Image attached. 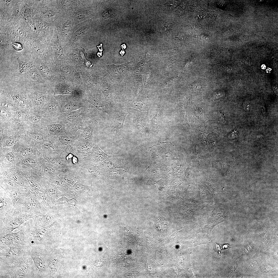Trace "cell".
<instances>
[{
	"instance_id": "cell-1",
	"label": "cell",
	"mask_w": 278,
	"mask_h": 278,
	"mask_svg": "<svg viewBox=\"0 0 278 278\" xmlns=\"http://www.w3.org/2000/svg\"><path fill=\"white\" fill-rule=\"evenodd\" d=\"M130 112V108L121 107L117 104L114 106L108 115L111 121L110 131L112 135L118 136L123 133L126 118Z\"/></svg>"
},
{
	"instance_id": "cell-2",
	"label": "cell",
	"mask_w": 278,
	"mask_h": 278,
	"mask_svg": "<svg viewBox=\"0 0 278 278\" xmlns=\"http://www.w3.org/2000/svg\"><path fill=\"white\" fill-rule=\"evenodd\" d=\"M95 109H96L88 103L84 107L76 110L61 113L58 116V119L68 124L85 116H89L91 112Z\"/></svg>"
},
{
	"instance_id": "cell-3",
	"label": "cell",
	"mask_w": 278,
	"mask_h": 278,
	"mask_svg": "<svg viewBox=\"0 0 278 278\" xmlns=\"http://www.w3.org/2000/svg\"><path fill=\"white\" fill-rule=\"evenodd\" d=\"M30 215L21 214L5 217L3 222L6 232L10 234L14 230L19 228L24 222L30 218Z\"/></svg>"
},
{
	"instance_id": "cell-4",
	"label": "cell",
	"mask_w": 278,
	"mask_h": 278,
	"mask_svg": "<svg viewBox=\"0 0 278 278\" xmlns=\"http://www.w3.org/2000/svg\"><path fill=\"white\" fill-rule=\"evenodd\" d=\"M96 143L95 140L79 137L75 140V150L79 155L89 154Z\"/></svg>"
},
{
	"instance_id": "cell-5",
	"label": "cell",
	"mask_w": 278,
	"mask_h": 278,
	"mask_svg": "<svg viewBox=\"0 0 278 278\" xmlns=\"http://www.w3.org/2000/svg\"><path fill=\"white\" fill-rule=\"evenodd\" d=\"M0 29L10 21L14 1H0Z\"/></svg>"
},
{
	"instance_id": "cell-6",
	"label": "cell",
	"mask_w": 278,
	"mask_h": 278,
	"mask_svg": "<svg viewBox=\"0 0 278 278\" xmlns=\"http://www.w3.org/2000/svg\"><path fill=\"white\" fill-rule=\"evenodd\" d=\"M97 121L90 116H86L84 119V124L82 133L80 137L94 140L93 132Z\"/></svg>"
},
{
	"instance_id": "cell-7",
	"label": "cell",
	"mask_w": 278,
	"mask_h": 278,
	"mask_svg": "<svg viewBox=\"0 0 278 278\" xmlns=\"http://www.w3.org/2000/svg\"><path fill=\"white\" fill-rule=\"evenodd\" d=\"M34 19L37 28V38L43 42L49 31V25L41 19L35 17Z\"/></svg>"
},
{
	"instance_id": "cell-8",
	"label": "cell",
	"mask_w": 278,
	"mask_h": 278,
	"mask_svg": "<svg viewBox=\"0 0 278 278\" xmlns=\"http://www.w3.org/2000/svg\"><path fill=\"white\" fill-rule=\"evenodd\" d=\"M87 103L75 100L62 102L61 113L76 110L84 107Z\"/></svg>"
},
{
	"instance_id": "cell-9",
	"label": "cell",
	"mask_w": 278,
	"mask_h": 278,
	"mask_svg": "<svg viewBox=\"0 0 278 278\" xmlns=\"http://www.w3.org/2000/svg\"><path fill=\"white\" fill-rule=\"evenodd\" d=\"M20 3L22 16L25 21L34 17V10L30 0H20Z\"/></svg>"
},
{
	"instance_id": "cell-10",
	"label": "cell",
	"mask_w": 278,
	"mask_h": 278,
	"mask_svg": "<svg viewBox=\"0 0 278 278\" xmlns=\"http://www.w3.org/2000/svg\"><path fill=\"white\" fill-rule=\"evenodd\" d=\"M67 124L63 121L58 119L55 122L51 123L48 125V130L53 135H58L65 133Z\"/></svg>"
},
{
	"instance_id": "cell-11",
	"label": "cell",
	"mask_w": 278,
	"mask_h": 278,
	"mask_svg": "<svg viewBox=\"0 0 278 278\" xmlns=\"http://www.w3.org/2000/svg\"><path fill=\"white\" fill-rule=\"evenodd\" d=\"M117 104L121 107L135 108L141 111H146L147 108V104L142 101L125 100Z\"/></svg>"
},
{
	"instance_id": "cell-12",
	"label": "cell",
	"mask_w": 278,
	"mask_h": 278,
	"mask_svg": "<svg viewBox=\"0 0 278 278\" xmlns=\"http://www.w3.org/2000/svg\"><path fill=\"white\" fill-rule=\"evenodd\" d=\"M29 98L34 104L38 107H40L46 102V96L40 92L35 91L31 93L29 96Z\"/></svg>"
},
{
	"instance_id": "cell-13",
	"label": "cell",
	"mask_w": 278,
	"mask_h": 278,
	"mask_svg": "<svg viewBox=\"0 0 278 278\" xmlns=\"http://www.w3.org/2000/svg\"><path fill=\"white\" fill-rule=\"evenodd\" d=\"M52 45L53 47L56 56L59 60H62L64 56L62 48L59 44L58 37H55L53 40Z\"/></svg>"
},
{
	"instance_id": "cell-14",
	"label": "cell",
	"mask_w": 278,
	"mask_h": 278,
	"mask_svg": "<svg viewBox=\"0 0 278 278\" xmlns=\"http://www.w3.org/2000/svg\"><path fill=\"white\" fill-rule=\"evenodd\" d=\"M22 18L23 17L20 6V1L14 0L10 21H16Z\"/></svg>"
},
{
	"instance_id": "cell-15",
	"label": "cell",
	"mask_w": 278,
	"mask_h": 278,
	"mask_svg": "<svg viewBox=\"0 0 278 278\" xmlns=\"http://www.w3.org/2000/svg\"><path fill=\"white\" fill-rule=\"evenodd\" d=\"M13 235L15 243L23 244L27 241V231L24 228L18 232L13 233Z\"/></svg>"
},
{
	"instance_id": "cell-16",
	"label": "cell",
	"mask_w": 278,
	"mask_h": 278,
	"mask_svg": "<svg viewBox=\"0 0 278 278\" xmlns=\"http://www.w3.org/2000/svg\"><path fill=\"white\" fill-rule=\"evenodd\" d=\"M33 261L37 272L40 274L42 273L44 268V264L40 255H32L31 256Z\"/></svg>"
},
{
	"instance_id": "cell-17",
	"label": "cell",
	"mask_w": 278,
	"mask_h": 278,
	"mask_svg": "<svg viewBox=\"0 0 278 278\" xmlns=\"http://www.w3.org/2000/svg\"><path fill=\"white\" fill-rule=\"evenodd\" d=\"M1 247H8L15 243L13 233L6 234L1 237Z\"/></svg>"
},
{
	"instance_id": "cell-18",
	"label": "cell",
	"mask_w": 278,
	"mask_h": 278,
	"mask_svg": "<svg viewBox=\"0 0 278 278\" xmlns=\"http://www.w3.org/2000/svg\"><path fill=\"white\" fill-rule=\"evenodd\" d=\"M26 73L27 77L30 80L39 83L42 82V77L35 66Z\"/></svg>"
},
{
	"instance_id": "cell-19",
	"label": "cell",
	"mask_w": 278,
	"mask_h": 278,
	"mask_svg": "<svg viewBox=\"0 0 278 278\" xmlns=\"http://www.w3.org/2000/svg\"><path fill=\"white\" fill-rule=\"evenodd\" d=\"M17 59L18 64L19 71L20 74L26 73L35 66L33 65L32 63L25 62L21 60L19 58H17Z\"/></svg>"
},
{
	"instance_id": "cell-20",
	"label": "cell",
	"mask_w": 278,
	"mask_h": 278,
	"mask_svg": "<svg viewBox=\"0 0 278 278\" xmlns=\"http://www.w3.org/2000/svg\"><path fill=\"white\" fill-rule=\"evenodd\" d=\"M28 269V263L26 262H23L17 268L16 272L18 276L19 277H24L27 272Z\"/></svg>"
},
{
	"instance_id": "cell-21",
	"label": "cell",
	"mask_w": 278,
	"mask_h": 278,
	"mask_svg": "<svg viewBox=\"0 0 278 278\" xmlns=\"http://www.w3.org/2000/svg\"><path fill=\"white\" fill-rule=\"evenodd\" d=\"M161 113L159 107H158L156 115L151 120L154 128L156 129L158 127L161 120Z\"/></svg>"
},
{
	"instance_id": "cell-22",
	"label": "cell",
	"mask_w": 278,
	"mask_h": 278,
	"mask_svg": "<svg viewBox=\"0 0 278 278\" xmlns=\"http://www.w3.org/2000/svg\"><path fill=\"white\" fill-rule=\"evenodd\" d=\"M34 151L31 148H28L23 150L22 152V155L24 157H26L32 154Z\"/></svg>"
},
{
	"instance_id": "cell-23",
	"label": "cell",
	"mask_w": 278,
	"mask_h": 278,
	"mask_svg": "<svg viewBox=\"0 0 278 278\" xmlns=\"http://www.w3.org/2000/svg\"><path fill=\"white\" fill-rule=\"evenodd\" d=\"M42 118L38 115H34L31 118L30 121L32 123H37L40 122L42 120Z\"/></svg>"
},
{
	"instance_id": "cell-24",
	"label": "cell",
	"mask_w": 278,
	"mask_h": 278,
	"mask_svg": "<svg viewBox=\"0 0 278 278\" xmlns=\"http://www.w3.org/2000/svg\"><path fill=\"white\" fill-rule=\"evenodd\" d=\"M14 49L17 51L22 50L23 49L22 44L19 42H14L11 44Z\"/></svg>"
},
{
	"instance_id": "cell-25",
	"label": "cell",
	"mask_w": 278,
	"mask_h": 278,
	"mask_svg": "<svg viewBox=\"0 0 278 278\" xmlns=\"http://www.w3.org/2000/svg\"><path fill=\"white\" fill-rule=\"evenodd\" d=\"M71 27V24L69 22L65 23L63 26L62 29L63 34H65L69 32L70 31Z\"/></svg>"
},
{
	"instance_id": "cell-26",
	"label": "cell",
	"mask_w": 278,
	"mask_h": 278,
	"mask_svg": "<svg viewBox=\"0 0 278 278\" xmlns=\"http://www.w3.org/2000/svg\"><path fill=\"white\" fill-rule=\"evenodd\" d=\"M28 182L30 186L32 189L35 191H38L40 189L39 185L34 181L31 180H29Z\"/></svg>"
},
{
	"instance_id": "cell-27",
	"label": "cell",
	"mask_w": 278,
	"mask_h": 278,
	"mask_svg": "<svg viewBox=\"0 0 278 278\" xmlns=\"http://www.w3.org/2000/svg\"><path fill=\"white\" fill-rule=\"evenodd\" d=\"M86 15V12L83 11H78L76 13L75 16L77 19L79 20L84 18Z\"/></svg>"
},
{
	"instance_id": "cell-28",
	"label": "cell",
	"mask_w": 278,
	"mask_h": 278,
	"mask_svg": "<svg viewBox=\"0 0 278 278\" xmlns=\"http://www.w3.org/2000/svg\"><path fill=\"white\" fill-rule=\"evenodd\" d=\"M43 147L44 148L48 150L55 151V147L53 144L51 143H47L44 144Z\"/></svg>"
},
{
	"instance_id": "cell-29",
	"label": "cell",
	"mask_w": 278,
	"mask_h": 278,
	"mask_svg": "<svg viewBox=\"0 0 278 278\" xmlns=\"http://www.w3.org/2000/svg\"><path fill=\"white\" fill-rule=\"evenodd\" d=\"M86 28L85 26H83L76 32L75 34V36L79 37L82 35L84 34Z\"/></svg>"
},
{
	"instance_id": "cell-30",
	"label": "cell",
	"mask_w": 278,
	"mask_h": 278,
	"mask_svg": "<svg viewBox=\"0 0 278 278\" xmlns=\"http://www.w3.org/2000/svg\"><path fill=\"white\" fill-rule=\"evenodd\" d=\"M17 142V140L15 138H12L9 139L6 143V145L7 146H11L15 144Z\"/></svg>"
},
{
	"instance_id": "cell-31",
	"label": "cell",
	"mask_w": 278,
	"mask_h": 278,
	"mask_svg": "<svg viewBox=\"0 0 278 278\" xmlns=\"http://www.w3.org/2000/svg\"><path fill=\"white\" fill-rule=\"evenodd\" d=\"M5 157L8 161L10 162H14L15 160V157L14 154L10 152L6 154Z\"/></svg>"
},
{
	"instance_id": "cell-32",
	"label": "cell",
	"mask_w": 278,
	"mask_h": 278,
	"mask_svg": "<svg viewBox=\"0 0 278 278\" xmlns=\"http://www.w3.org/2000/svg\"><path fill=\"white\" fill-rule=\"evenodd\" d=\"M44 170L45 173L48 174H52L54 173L55 171V170L53 168L48 166L44 167Z\"/></svg>"
},
{
	"instance_id": "cell-33",
	"label": "cell",
	"mask_w": 278,
	"mask_h": 278,
	"mask_svg": "<svg viewBox=\"0 0 278 278\" xmlns=\"http://www.w3.org/2000/svg\"><path fill=\"white\" fill-rule=\"evenodd\" d=\"M48 162L50 164L55 165L57 164H59V165H63L62 163L58 161L56 159L52 158H50L48 159Z\"/></svg>"
},
{
	"instance_id": "cell-34",
	"label": "cell",
	"mask_w": 278,
	"mask_h": 278,
	"mask_svg": "<svg viewBox=\"0 0 278 278\" xmlns=\"http://www.w3.org/2000/svg\"><path fill=\"white\" fill-rule=\"evenodd\" d=\"M171 28V25L169 23H165L163 24L162 27V29L165 31H168Z\"/></svg>"
},
{
	"instance_id": "cell-35",
	"label": "cell",
	"mask_w": 278,
	"mask_h": 278,
	"mask_svg": "<svg viewBox=\"0 0 278 278\" xmlns=\"http://www.w3.org/2000/svg\"><path fill=\"white\" fill-rule=\"evenodd\" d=\"M33 137L35 140L38 141L42 140L44 139V137L43 135L38 134H34Z\"/></svg>"
},
{
	"instance_id": "cell-36",
	"label": "cell",
	"mask_w": 278,
	"mask_h": 278,
	"mask_svg": "<svg viewBox=\"0 0 278 278\" xmlns=\"http://www.w3.org/2000/svg\"><path fill=\"white\" fill-rule=\"evenodd\" d=\"M24 162L26 164L30 165H34L36 163L34 159L31 158H28L24 160Z\"/></svg>"
},
{
	"instance_id": "cell-37",
	"label": "cell",
	"mask_w": 278,
	"mask_h": 278,
	"mask_svg": "<svg viewBox=\"0 0 278 278\" xmlns=\"http://www.w3.org/2000/svg\"><path fill=\"white\" fill-rule=\"evenodd\" d=\"M237 131H234L230 134L229 136V138L230 139H232L236 137L237 135Z\"/></svg>"
},
{
	"instance_id": "cell-38",
	"label": "cell",
	"mask_w": 278,
	"mask_h": 278,
	"mask_svg": "<svg viewBox=\"0 0 278 278\" xmlns=\"http://www.w3.org/2000/svg\"><path fill=\"white\" fill-rule=\"evenodd\" d=\"M71 161L72 163L74 165L77 164L79 162L78 157L74 155L72 157Z\"/></svg>"
},
{
	"instance_id": "cell-39",
	"label": "cell",
	"mask_w": 278,
	"mask_h": 278,
	"mask_svg": "<svg viewBox=\"0 0 278 278\" xmlns=\"http://www.w3.org/2000/svg\"><path fill=\"white\" fill-rule=\"evenodd\" d=\"M74 155L71 153H68L67 155L66 156V159L67 161H71Z\"/></svg>"
},
{
	"instance_id": "cell-40",
	"label": "cell",
	"mask_w": 278,
	"mask_h": 278,
	"mask_svg": "<svg viewBox=\"0 0 278 278\" xmlns=\"http://www.w3.org/2000/svg\"><path fill=\"white\" fill-rule=\"evenodd\" d=\"M49 192L50 194H56V190L53 189H50L49 190Z\"/></svg>"
},
{
	"instance_id": "cell-41",
	"label": "cell",
	"mask_w": 278,
	"mask_h": 278,
	"mask_svg": "<svg viewBox=\"0 0 278 278\" xmlns=\"http://www.w3.org/2000/svg\"><path fill=\"white\" fill-rule=\"evenodd\" d=\"M261 68L263 69H265L266 68V66L264 64H263L261 66Z\"/></svg>"
},
{
	"instance_id": "cell-42",
	"label": "cell",
	"mask_w": 278,
	"mask_h": 278,
	"mask_svg": "<svg viewBox=\"0 0 278 278\" xmlns=\"http://www.w3.org/2000/svg\"><path fill=\"white\" fill-rule=\"evenodd\" d=\"M121 48L123 49H125L126 48V46L125 44H124L121 46Z\"/></svg>"
},
{
	"instance_id": "cell-43",
	"label": "cell",
	"mask_w": 278,
	"mask_h": 278,
	"mask_svg": "<svg viewBox=\"0 0 278 278\" xmlns=\"http://www.w3.org/2000/svg\"><path fill=\"white\" fill-rule=\"evenodd\" d=\"M271 70H272V69H270V68H268L266 70V71L267 73H268L270 72Z\"/></svg>"
},
{
	"instance_id": "cell-44",
	"label": "cell",
	"mask_w": 278,
	"mask_h": 278,
	"mask_svg": "<svg viewBox=\"0 0 278 278\" xmlns=\"http://www.w3.org/2000/svg\"><path fill=\"white\" fill-rule=\"evenodd\" d=\"M120 53H120V54H121V55H122V56L124 55V54L125 53V52H124V51L123 50L122 51L120 52Z\"/></svg>"
}]
</instances>
